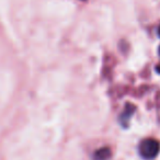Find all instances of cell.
I'll return each mask as SVG.
<instances>
[{
  "mask_svg": "<svg viewBox=\"0 0 160 160\" xmlns=\"http://www.w3.org/2000/svg\"><path fill=\"white\" fill-rule=\"evenodd\" d=\"M139 153L145 159H153L159 153L160 144L153 138H146L139 144Z\"/></svg>",
  "mask_w": 160,
  "mask_h": 160,
  "instance_id": "obj_1",
  "label": "cell"
},
{
  "mask_svg": "<svg viewBox=\"0 0 160 160\" xmlns=\"http://www.w3.org/2000/svg\"><path fill=\"white\" fill-rule=\"evenodd\" d=\"M135 111V107L134 105H131V104H127L126 108H125L124 112L122 113L121 115V123H122L123 126H126L128 124V121L131 118V116L133 115V112Z\"/></svg>",
  "mask_w": 160,
  "mask_h": 160,
  "instance_id": "obj_2",
  "label": "cell"
},
{
  "mask_svg": "<svg viewBox=\"0 0 160 160\" xmlns=\"http://www.w3.org/2000/svg\"><path fill=\"white\" fill-rule=\"evenodd\" d=\"M111 157V150L109 147H103L94 152V160H108Z\"/></svg>",
  "mask_w": 160,
  "mask_h": 160,
  "instance_id": "obj_3",
  "label": "cell"
},
{
  "mask_svg": "<svg viewBox=\"0 0 160 160\" xmlns=\"http://www.w3.org/2000/svg\"><path fill=\"white\" fill-rule=\"evenodd\" d=\"M158 35L160 36V25H159V28H158Z\"/></svg>",
  "mask_w": 160,
  "mask_h": 160,
  "instance_id": "obj_4",
  "label": "cell"
}]
</instances>
